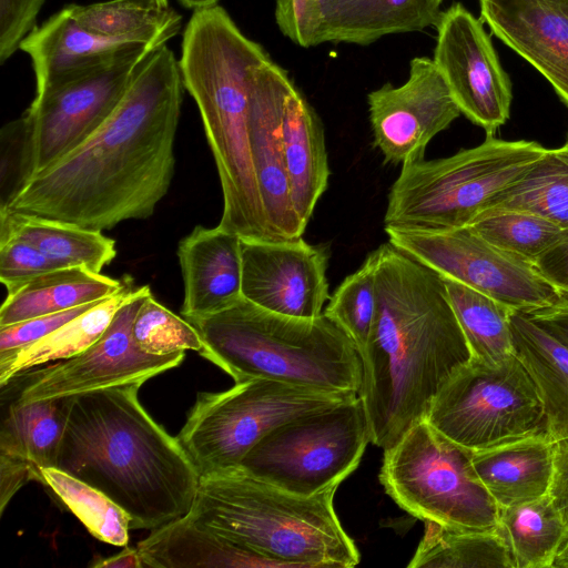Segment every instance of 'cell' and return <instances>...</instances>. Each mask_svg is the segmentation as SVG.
I'll return each instance as SVG.
<instances>
[{
  "mask_svg": "<svg viewBox=\"0 0 568 568\" xmlns=\"http://www.w3.org/2000/svg\"><path fill=\"white\" fill-rule=\"evenodd\" d=\"M183 90L173 51H153L106 121L33 175L4 210L102 232L150 217L174 174Z\"/></svg>",
  "mask_w": 568,
  "mask_h": 568,
  "instance_id": "1",
  "label": "cell"
},
{
  "mask_svg": "<svg viewBox=\"0 0 568 568\" xmlns=\"http://www.w3.org/2000/svg\"><path fill=\"white\" fill-rule=\"evenodd\" d=\"M376 311L359 354L371 443L386 449L425 419L443 385L471 358L444 277L392 243L376 250Z\"/></svg>",
  "mask_w": 568,
  "mask_h": 568,
  "instance_id": "2",
  "label": "cell"
},
{
  "mask_svg": "<svg viewBox=\"0 0 568 568\" xmlns=\"http://www.w3.org/2000/svg\"><path fill=\"white\" fill-rule=\"evenodd\" d=\"M142 385L74 395L55 467L111 498L131 530H154L190 513L201 476L141 405Z\"/></svg>",
  "mask_w": 568,
  "mask_h": 568,
  "instance_id": "3",
  "label": "cell"
},
{
  "mask_svg": "<svg viewBox=\"0 0 568 568\" xmlns=\"http://www.w3.org/2000/svg\"><path fill=\"white\" fill-rule=\"evenodd\" d=\"M182 36V82L197 105L222 189L219 225L241 239L274 240L257 190L248 135L252 77L271 58L219 4L193 11Z\"/></svg>",
  "mask_w": 568,
  "mask_h": 568,
  "instance_id": "4",
  "label": "cell"
},
{
  "mask_svg": "<svg viewBox=\"0 0 568 568\" xmlns=\"http://www.w3.org/2000/svg\"><path fill=\"white\" fill-rule=\"evenodd\" d=\"M336 490L296 495L235 468L201 476L186 517L278 567L352 568L361 555L335 511Z\"/></svg>",
  "mask_w": 568,
  "mask_h": 568,
  "instance_id": "5",
  "label": "cell"
},
{
  "mask_svg": "<svg viewBox=\"0 0 568 568\" xmlns=\"http://www.w3.org/2000/svg\"><path fill=\"white\" fill-rule=\"evenodd\" d=\"M199 332V353L235 383L273 379L326 392L359 393L363 365L351 337L324 313L287 316L242 297L221 312L185 318Z\"/></svg>",
  "mask_w": 568,
  "mask_h": 568,
  "instance_id": "6",
  "label": "cell"
},
{
  "mask_svg": "<svg viewBox=\"0 0 568 568\" xmlns=\"http://www.w3.org/2000/svg\"><path fill=\"white\" fill-rule=\"evenodd\" d=\"M546 151L535 141H506L487 134L479 145L448 158L405 163L388 194L385 230L468 225Z\"/></svg>",
  "mask_w": 568,
  "mask_h": 568,
  "instance_id": "7",
  "label": "cell"
},
{
  "mask_svg": "<svg viewBox=\"0 0 568 568\" xmlns=\"http://www.w3.org/2000/svg\"><path fill=\"white\" fill-rule=\"evenodd\" d=\"M379 481L405 511L453 530L499 528V506L479 480L468 450L426 419L384 449Z\"/></svg>",
  "mask_w": 568,
  "mask_h": 568,
  "instance_id": "8",
  "label": "cell"
},
{
  "mask_svg": "<svg viewBox=\"0 0 568 568\" xmlns=\"http://www.w3.org/2000/svg\"><path fill=\"white\" fill-rule=\"evenodd\" d=\"M356 396L254 378L227 390L199 393L176 437L200 476L232 470L278 425Z\"/></svg>",
  "mask_w": 568,
  "mask_h": 568,
  "instance_id": "9",
  "label": "cell"
},
{
  "mask_svg": "<svg viewBox=\"0 0 568 568\" xmlns=\"http://www.w3.org/2000/svg\"><path fill=\"white\" fill-rule=\"evenodd\" d=\"M371 432L358 396L268 432L239 468L286 491L312 496L339 486L359 465Z\"/></svg>",
  "mask_w": 568,
  "mask_h": 568,
  "instance_id": "10",
  "label": "cell"
},
{
  "mask_svg": "<svg viewBox=\"0 0 568 568\" xmlns=\"http://www.w3.org/2000/svg\"><path fill=\"white\" fill-rule=\"evenodd\" d=\"M425 419L471 452L547 433L537 386L516 354L495 365L471 358L443 385Z\"/></svg>",
  "mask_w": 568,
  "mask_h": 568,
  "instance_id": "11",
  "label": "cell"
},
{
  "mask_svg": "<svg viewBox=\"0 0 568 568\" xmlns=\"http://www.w3.org/2000/svg\"><path fill=\"white\" fill-rule=\"evenodd\" d=\"M155 50L139 47L36 93L21 115L31 178L74 151L106 121Z\"/></svg>",
  "mask_w": 568,
  "mask_h": 568,
  "instance_id": "12",
  "label": "cell"
},
{
  "mask_svg": "<svg viewBox=\"0 0 568 568\" xmlns=\"http://www.w3.org/2000/svg\"><path fill=\"white\" fill-rule=\"evenodd\" d=\"M385 232L389 243L443 277L463 283L517 312L544 308L564 297L531 262L493 245L470 225Z\"/></svg>",
  "mask_w": 568,
  "mask_h": 568,
  "instance_id": "13",
  "label": "cell"
},
{
  "mask_svg": "<svg viewBox=\"0 0 568 568\" xmlns=\"http://www.w3.org/2000/svg\"><path fill=\"white\" fill-rule=\"evenodd\" d=\"M148 285L136 287L133 296L115 313L101 337L81 354L47 367L17 375L21 402L74 396L97 389L148 379L179 366L185 352L151 355L139 348L132 335L134 317L146 295ZM14 378V377H13ZM6 386V385H4Z\"/></svg>",
  "mask_w": 568,
  "mask_h": 568,
  "instance_id": "14",
  "label": "cell"
},
{
  "mask_svg": "<svg viewBox=\"0 0 568 568\" xmlns=\"http://www.w3.org/2000/svg\"><path fill=\"white\" fill-rule=\"evenodd\" d=\"M434 62L460 112L486 134L495 135L509 119L511 82L500 65L483 21L462 3L442 11Z\"/></svg>",
  "mask_w": 568,
  "mask_h": 568,
  "instance_id": "15",
  "label": "cell"
},
{
  "mask_svg": "<svg viewBox=\"0 0 568 568\" xmlns=\"http://www.w3.org/2000/svg\"><path fill=\"white\" fill-rule=\"evenodd\" d=\"M374 145L394 165L424 159L430 140L460 115L433 59L410 61L408 80L386 83L367 95Z\"/></svg>",
  "mask_w": 568,
  "mask_h": 568,
  "instance_id": "16",
  "label": "cell"
},
{
  "mask_svg": "<svg viewBox=\"0 0 568 568\" xmlns=\"http://www.w3.org/2000/svg\"><path fill=\"white\" fill-rule=\"evenodd\" d=\"M443 0H276L284 36L310 48L324 42L366 45L393 33L436 24Z\"/></svg>",
  "mask_w": 568,
  "mask_h": 568,
  "instance_id": "17",
  "label": "cell"
},
{
  "mask_svg": "<svg viewBox=\"0 0 568 568\" xmlns=\"http://www.w3.org/2000/svg\"><path fill=\"white\" fill-rule=\"evenodd\" d=\"M242 296L267 311L303 318L323 314L329 300L325 248L302 236L241 239Z\"/></svg>",
  "mask_w": 568,
  "mask_h": 568,
  "instance_id": "18",
  "label": "cell"
},
{
  "mask_svg": "<svg viewBox=\"0 0 568 568\" xmlns=\"http://www.w3.org/2000/svg\"><path fill=\"white\" fill-rule=\"evenodd\" d=\"M293 85L287 72L268 60L252 77L248 135L263 211L274 240L301 237L305 231L292 202L282 142V113Z\"/></svg>",
  "mask_w": 568,
  "mask_h": 568,
  "instance_id": "19",
  "label": "cell"
},
{
  "mask_svg": "<svg viewBox=\"0 0 568 568\" xmlns=\"http://www.w3.org/2000/svg\"><path fill=\"white\" fill-rule=\"evenodd\" d=\"M480 20L568 106V0H479Z\"/></svg>",
  "mask_w": 568,
  "mask_h": 568,
  "instance_id": "20",
  "label": "cell"
},
{
  "mask_svg": "<svg viewBox=\"0 0 568 568\" xmlns=\"http://www.w3.org/2000/svg\"><path fill=\"white\" fill-rule=\"evenodd\" d=\"M184 318L211 315L242 296L241 236L220 226H195L178 245Z\"/></svg>",
  "mask_w": 568,
  "mask_h": 568,
  "instance_id": "21",
  "label": "cell"
},
{
  "mask_svg": "<svg viewBox=\"0 0 568 568\" xmlns=\"http://www.w3.org/2000/svg\"><path fill=\"white\" fill-rule=\"evenodd\" d=\"M143 45L91 32L65 6L37 26L22 41L20 50L30 57L37 93Z\"/></svg>",
  "mask_w": 568,
  "mask_h": 568,
  "instance_id": "22",
  "label": "cell"
},
{
  "mask_svg": "<svg viewBox=\"0 0 568 568\" xmlns=\"http://www.w3.org/2000/svg\"><path fill=\"white\" fill-rule=\"evenodd\" d=\"M282 142L293 206L306 229L331 171L323 124L294 84L284 100Z\"/></svg>",
  "mask_w": 568,
  "mask_h": 568,
  "instance_id": "23",
  "label": "cell"
},
{
  "mask_svg": "<svg viewBox=\"0 0 568 568\" xmlns=\"http://www.w3.org/2000/svg\"><path fill=\"white\" fill-rule=\"evenodd\" d=\"M554 445L547 433L471 452L474 469L499 507L537 499L549 491Z\"/></svg>",
  "mask_w": 568,
  "mask_h": 568,
  "instance_id": "24",
  "label": "cell"
},
{
  "mask_svg": "<svg viewBox=\"0 0 568 568\" xmlns=\"http://www.w3.org/2000/svg\"><path fill=\"white\" fill-rule=\"evenodd\" d=\"M136 547L145 568L278 567L186 516L152 530Z\"/></svg>",
  "mask_w": 568,
  "mask_h": 568,
  "instance_id": "25",
  "label": "cell"
},
{
  "mask_svg": "<svg viewBox=\"0 0 568 568\" xmlns=\"http://www.w3.org/2000/svg\"><path fill=\"white\" fill-rule=\"evenodd\" d=\"M130 280H115L83 266L48 271L7 291L0 327L104 300L121 292Z\"/></svg>",
  "mask_w": 568,
  "mask_h": 568,
  "instance_id": "26",
  "label": "cell"
},
{
  "mask_svg": "<svg viewBox=\"0 0 568 568\" xmlns=\"http://www.w3.org/2000/svg\"><path fill=\"white\" fill-rule=\"evenodd\" d=\"M510 328L515 354L541 398L548 436L554 443L568 439V347L521 312L511 313Z\"/></svg>",
  "mask_w": 568,
  "mask_h": 568,
  "instance_id": "27",
  "label": "cell"
},
{
  "mask_svg": "<svg viewBox=\"0 0 568 568\" xmlns=\"http://www.w3.org/2000/svg\"><path fill=\"white\" fill-rule=\"evenodd\" d=\"M1 389L8 406H2L0 454L29 462L40 483V469L57 466L73 396L21 402L10 388Z\"/></svg>",
  "mask_w": 568,
  "mask_h": 568,
  "instance_id": "28",
  "label": "cell"
},
{
  "mask_svg": "<svg viewBox=\"0 0 568 568\" xmlns=\"http://www.w3.org/2000/svg\"><path fill=\"white\" fill-rule=\"evenodd\" d=\"M0 236L28 241L57 268L83 266L101 273L116 256L114 240L102 231L9 210L0 211Z\"/></svg>",
  "mask_w": 568,
  "mask_h": 568,
  "instance_id": "29",
  "label": "cell"
},
{
  "mask_svg": "<svg viewBox=\"0 0 568 568\" xmlns=\"http://www.w3.org/2000/svg\"><path fill=\"white\" fill-rule=\"evenodd\" d=\"M67 7L81 26L95 34L153 49L166 45L182 28V16L159 0H108Z\"/></svg>",
  "mask_w": 568,
  "mask_h": 568,
  "instance_id": "30",
  "label": "cell"
},
{
  "mask_svg": "<svg viewBox=\"0 0 568 568\" xmlns=\"http://www.w3.org/2000/svg\"><path fill=\"white\" fill-rule=\"evenodd\" d=\"M136 288L128 285L119 293L99 301L45 337L10 354L0 355V386L36 366L77 356L94 344L112 322L118 310Z\"/></svg>",
  "mask_w": 568,
  "mask_h": 568,
  "instance_id": "31",
  "label": "cell"
},
{
  "mask_svg": "<svg viewBox=\"0 0 568 568\" xmlns=\"http://www.w3.org/2000/svg\"><path fill=\"white\" fill-rule=\"evenodd\" d=\"M499 528L516 568H551L568 539V526L548 494L499 507Z\"/></svg>",
  "mask_w": 568,
  "mask_h": 568,
  "instance_id": "32",
  "label": "cell"
},
{
  "mask_svg": "<svg viewBox=\"0 0 568 568\" xmlns=\"http://www.w3.org/2000/svg\"><path fill=\"white\" fill-rule=\"evenodd\" d=\"M409 568H516L500 528L453 530L425 521L424 535Z\"/></svg>",
  "mask_w": 568,
  "mask_h": 568,
  "instance_id": "33",
  "label": "cell"
},
{
  "mask_svg": "<svg viewBox=\"0 0 568 568\" xmlns=\"http://www.w3.org/2000/svg\"><path fill=\"white\" fill-rule=\"evenodd\" d=\"M486 210L528 212L567 229L568 144L547 149L524 175L499 192Z\"/></svg>",
  "mask_w": 568,
  "mask_h": 568,
  "instance_id": "34",
  "label": "cell"
},
{
  "mask_svg": "<svg viewBox=\"0 0 568 568\" xmlns=\"http://www.w3.org/2000/svg\"><path fill=\"white\" fill-rule=\"evenodd\" d=\"M444 280L473 358L495 365L514 355L510 315L515 310L463 283Z\"/></svg>",
  "mask_w": 568,
  "mask_h": 568,
  "instance_id": "35",
  "label": "cell"
},
{
  "mask_svg": "<svg viewBox=\"0 0 568 568\" xmlns=\"http://www.w3.org/2000/svg\"><path fill=\"white\" fill-rule=\"evenodd\" d=\"M40 483L54 493L93 537L113 546H128L130 518L102 491L57 467L41 468Z\"/></svg>",
  "mask_w": 568,
  "mask_h": 568,
  "instance_id": "36",
  "label": "cell"
},
{
  "mask_svg": "<svg viewBox=\"0 0 568 568\" xmlns=\"http://www.w3.org/2000/svg\"><path fill=\"white\" fill-rule=\"evenodd\" d=\"M468 225L493 245L531 263L566 231L539 215L516 210H486Z\"/></svg>",
  "mask_w": 568,
  "mask_h": 568,
  "instance_id": "37",
  "label": "cell"
},
{
  "mask_svg": "<svg viewBox=\"0 0 568 568\" xmlns=\"http://www.w3.org/2000/svg\"><path fill=\"white\" fill-rule=\"evenodd\" d=\"M376 267L377 254L373 251L338 285L323 312L351 337L359 354L367 344L375 317Z\"/></svg>",
  "mask_w": 568,
  "mask_h": 568,
  "instance_id": "38",
  "label": "cell"
},
{
  "mask_svg": "<svg viewBox=\"0 0 568 568\" xmlns=\"http://www.w3.org/2000/svg\"><path fill=\"white\" fill-rule=\"evenodd\" d=\"M134 342L151 355H169L178 352L203 349L197 329L185 318L146 295L132 324Z\"/></svg>",
  "mask_w": 568,
  "mask_h": 568,
  "instance_id": "39",
  "label": "cell"
},
{
  "mask_svg": "<svg viewBox=\"0 0 568 568\" xmlns=\"http://www.w3.org/2000/svg\"><path fill=\"white\" fill-rule=\"evenodd\" d=\"M0 142V210H4L30 180L21 116L3 125Z\"/></svg>",
  "mask_w": 568,
  "mask_h": 568,
  "instance_id": "40",
  "label": "cell"
},
{
  "mask_svg": "<svg viewBox=\"0 0 568 568\" xmlns=\"http://www.w3.org/2000/svg\"><path fill=\"white\" fill-rule=\"evenodd\" d=\"M57 268L36 246L17 236H0V281L7 291Z\"/></svg>",
  "mask_w": 568,
  "mask_h": 568,
  "instance_id": "41",
  "label": "cell"
},
{
  "mask_svg": "<svg viewBox=\"0 0 568 568\" xmlns=\"http://www.w3.org/2000/svg\"><path fill=\"white\" fill-rule=\"evenodd\" d=\"M45 0H0V63L20 49L26 37L37 27V18Z\"/></svg>",
  "mask_w": 568,
  "mask_h": 568,
  "instance_id": "42",
  "label": "cell"
},
{
  "mask_svg": "<svg viewBox=\"0 0 568 568\" xmlns=\"http://www.w3.org/2000/svg\"><path fill=\"white\" fill-rule=\"evenodd\" d=\"M99 302V301H98ZM81 305L67 311L37 316L0 327V355L17 352L51 334L67 322L82 314L95 303Z\"/></svg>",
  "mask_w": 568,
  "mask_h": 568,
  "instance_id": "43",
  "label": "cell"
},
{
  "mask_svg": "<svg viewBox=\"0 0 568 568\" xmlns=\"http://www.w3.org/2000/svg\"><path fill=\"white\" fill-rule=\"evenodd\" d=\"M538 273L568 297V227L562 237L532 262Z\"/></svg>",
  "mask_w": 568,
  "mask_h": 568,
  "instance_id": "44",
  "label": "cell"
},
{
  "mask_svg": "<svg viewBox=\"0 0 568 568\" xmlns=\"http://www.w3.org/2000/svg\"><path fill=\"white\" fill-rule=\"evenodd\" d=\"M36 480V471L26 459L0 454V513L3 514L13 495L28 480Z\"/></svg>",
  "mask_w": 568,
  "mask_h": 568,
  "instance_id": "45",
  "label": "cell"
},
{
  "mask_svg": "<svg viewBox=\"0 0 568 568\" xmlns=\"http://www.w3.org/2000/svg\"><path fill=\"white\" fill-rule=\"evenodd\" d=\"M548 495L568 526V439L554 445V471Z\"/></svg>",
  "mask_w": 568,
  "mask_h": 568,
  "instance_id": "46",
  "label": "cell"
},
{
  "mask_svg": "<svg viewBox=\"0 0 568 568\" xmlns=\"http://www.w3.org/2000/svg\"><path fill=\"white\" fill-rule=\"evenodd\" d=\"M534 323L568 347V297L555 304L525 313Z\"/></svg>",
  "mask_w": 568,
  "mask_h": 568,
  "instance_id": "47",
  "label": "cell"
},
{
  "mask_svg": "<svg viewBox=\"0 0 568 568\" xmlns=\"http://www.w3.org/2000/svg\"><path fill=\"white\" fill-rule=\"evenodd\" d=\"M93 568H145L138 547L125 546L122 551L116 555L94 559L90 564Z\"/></svg>",
  "mask_w": 568,
  "mask_h": 568,
  "instance_id": "48",
  "label": "cell"
},
{
  "mask_svg": "<svg viewBox=\"0 0 568 568\" xmlns=\"http://www.w3.org/2000/svg\"><path fill=\"white\" fill-rule=\"evenodd\" d=\"M184 8L196 11L216 6L219 0H178Z\"/></svg>",
  "mask_w": 568,
  "mask_h": 568,
  "instance_id": "49",
  "label": "cell"
},
{
  "mask_svg": "<svg viewBox=\"0 0 568 568\" xmlns=\"http://www.w3.org/2000/svg\"><path fill=\"white\" fill-rule=\"evenodd\" d=\"M552 567L556 568H568V539L557 555Z\"/></svg>",
  "mask_w": 568,
  "mask_h": 568,
  "instance_id": "50",
  "label": "cell"
},
{
  "mask_svg": "<svg viewBox=\"0 0 568 568\" xmlns=\"http://www.w3.org/2000/svg\"><path fill=\"white\" fill-rule=\"evenodd\" d=\"M159 2L164 6V7H169L170 3H169V0H159Z\"/></svg>",
  "mask_w": 568,
  "mask_h": 568,
  "instance_id": "51",
  "label": "cell"
},
{
  "mask_svg": "<svg viewBox=\"0 0 568 568\" xmlns=\"http://www.w3.org/2000/svg\"><path fill=\"white\" fill-rule=\"evenodd\" d=\"M565 143H567V144H568V132H567V136H566V142H565Z\"/></svg>",
  "mask_w": 568,
  "mask_h": 568,
  "instance_id": "52",
  "label": "cell"
}]
</instances>
